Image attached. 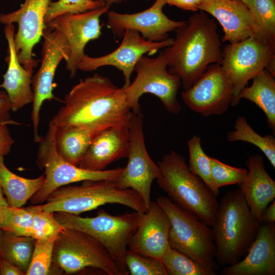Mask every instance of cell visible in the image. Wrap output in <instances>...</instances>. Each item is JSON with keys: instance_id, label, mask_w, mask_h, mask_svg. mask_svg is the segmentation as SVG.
<instances>
[{"instance_id": "6da1fadb", "label": "cell", "mask_w": 275, "mask_h": 275, "mask_svg": "<svg viewBox=\"0 0 275 275\" xmlns=\"http://www.w3.org/2000/svg\"><path fill=\"white\" fill-rule=\"evenodd\" d=\"M133 115L124 89L95 73L72 88L65 97L64 105L50 122L57 127L103 130L129 125Z\"/></svg>"}, {"instance_id": "7a4b0ae2", "label": "cell", "mask_w": 275, "mask_h": 275, "mask_svg": "<svg viewBox=\"0 0 275 275\" xmlns=\"http://www.w3.org/2000/svg\"><path fill=\"white\" fill-rule=\"evenodd\" d=\"M215 22L204 11L175 31L173 44L163 49L169 71L178 76L184 90L211 64L222 63L223 49Z\"/></svg>"}, {"instance_id": "3957f363", "label": "cell", "mask_w": 275, "mask_h": 275, "mask_svg": "<svg viewBox=\"0 0 275 275\" xmlns=\"http://www.w3.org/2000/svg\"><path fill=\"white\" fill-rule=\"evenodd\" d=\"M239 188L228 191L221 198L211 227L219 266H229L248 253L260 226Z\"/></svg>"}, {"instance_id": "277c9868", "label": "cell", "mask_w": 275, "mask_h": 275, "mask_svg": "<svg viewBox=\"0 0 275 275\" xmlns=\"http://www.w3.org/2000/svg\"><path fill=\"white\" fill-rule=\"evenodd\" d=\"M157 164L160 171L156 179L158 187L175 204L211 227L219 202L211 189L190 170L185 157L170 150Z\"/></svg>"}, {"instance_id": "5b68a950", "label": "cell", "mask_w": 275, "mask_h": 275, "mask_svg": "<svg viewBox=\"0 0 275 275\" xmlns=\"http://www.w3.org/2000/svg\"><path fill=\"white\" fill-rule=\"evenodd\" d=\"M44 202L30 207L42 211L78 215L106 204L123 205L139 212L147 210L134 190L120 189L115 181L108 180H86L79 186H61L50 194Z\"/></svg>"}, {"instance_id": "8992f818", "label": "cell", "mask_w": 275, "mask_h": 275, "mask_svg": "<svg viewBox=\"0 0 275 275\" xmlns=\"http://www.w3.org/2000/svg\"><path fill=\"white\" fill-rule=\"evenodd\" d=\"M142 213L135 211L113 215L101 209L92 217L64 212L53 215L63 228L82 231L97 240L107 250L121 275H127L125 256L128 243L137 229Z\"/></svg>"}, {"instance_id": "52a82bcc", "label": "cell", "mask_w": 275, "mask_h": 275, "mask_svg": "<svg viewBox=\"0 0 275 275\" xmlns=\"http://www.w3.org/2000/svg\"><path fill=\"white\" fill-rule=\"evenodd\" d=\"M156 201L170 221V246L205 268L216 272L219 265L215 259L211 228L194 214L180 208L169 197L160 196Z\"/></svg>"}, {"instance_id": "ba28073f", "label": "cell", "mask_w": 275, "mask_h": 275, "mask_svg": "<svg viewBox=\"0 0 275 275\" xmlns=\"http://www.w3.org/2000/svg\"><path fill=\"white\" fill-rule=\"evenodd\" d=\"M87 267L99 269L109 275H121L107 250L97 240L82 231L64 228L54 241L51 272L73 273Z\"/></svg>"}, {"instance_id": "9c48e42d", "label": "cell", "mask_w": 275, "mask_h": 275, "mask_svg": "<svg viewBox=\"0 0 275 275\" xmlns=\"http://www.w3.org/2000/svg\"><path fill=\"white\" fill-rule=\"evenodd\" d=\"M56 126L50 122L45 136L39 142L37 164L40 169H45V180L40 189L30 198L32 204L44 203L54 190L70 183L86 180H118L124 168L92 171L80 168L64 159L56 150Z\"/></svg>"}, {"instance_id": "30bf717a", "label": "cell", "mask_w": 275, "mask_h": 275, "mask_svg": "<svg viewBox=\"0 0 275 275\" xmlns=\"http://www.w3.org/2000/svg\"><path fill=\"white\" fill-rule=\"evenodd\" d=\"M136 76L128 87L123 88L128 104L133 113H141L139 99L145 93L158 97L166 110L178 114L181 107L177 93L181 85L180 77L170 73L163 50L153 58L143 56L135 65Z\"/></svg>"}, {"instance_id": "8fae6325", "label": "cell", "mask_w": 275, "mask_h": 275, "mask_svg": "<svg viewBox=\"0 0 275 275\" xmlns=\"http://www.w3.org/2000/svg\"><path fill=\"white\" fill-rule=\"evenodd\" d=\"M222 55L221 65L232 85L236 105L240 91L261 71L275 76V44H264L254 35L226 45Z\"/></svg>"}, {"instance_id": "7c38bea8", "label": "cell", "mask_w": 275, "mask_h": 275, "mask_svg": "<svg viewBox=\"0 0 275 275\" xmlns=\"http://www.w3.org/2000/svg\"><path fill=\"white\" fill-rule=\"evenodd\" d=\"M143 115L135 114L129 123L130 142L128 162L116 181L120 189H131L142 198L147 209L151 202V188L154 179L159 176L160 169L150 157L145 143Z\"/></svg>"}, {"instance_id": "4fadbf2b", "label": "cell", "mask_w": 275, "mask_h": 275, "mask_svg": "<svg viewBox=\"0 0 275 275\" xmlns=\"http://www.w3.org/2000/svg\"><path fill=\"white\" fill-rule=\"evenodd\" d=\"M42 36L44 42L41 51L40 68L32 78L34 93L31 119L33 125L34 141L39 143L42 139L38 133L41 107L44 101L54 98L52 93V82L58 66L69 56L68 43L64 35L56 29L45 26Z\"/></svg>"}, {"instance_id": "5bb4252c", "label": "cell", "mask_w": 275, "mask_h": 275, "mask_svg": "<svg viewBox=\"0 0 275 275\" xmlns=\"http://www.w3.org/2000/svg\"><path fill=\"white\" fill-rule=\"evenodd\" d=\"M181 97L188 108L204 117L222 115L236 105L232 85L219 64L209 66Z\"/></svg>"}, {"instance_id": "9a60e30c", "label": "cell", "mask_w": 275, "mask_h": 275, "mask_svg": "<svg viewBox=\"0 0 275 275\" xmlns=\"http://www.w3.org/2000/svg\"><path fill=\"white\" fill-rule=\"evenodd\" d=\"M109 7L101 6L85 12L64 14L45 24L50 29L60 31L67 41L70 52L66 67L70 72V77L76 75L78 65L85 54L86 44L101 36L100 18L107 12Z\"/></svg>"}, {"instance_id": "2e32d148", "label": "cell", "mask_w": 275, "mask_h": 275, "mask_svg": "<svg viewBox=\"0 0 275 275\" xmlns=\"http://www.w3.org/2000/svg\"><path fill=\"white\" fill-rule=\"evenodd\" d=\"M174 38H168L159 42H152L144 38L138 32L126 30L119 46L112 52L103 56L91 57L86 54L78 69L82 71H92L106 66H113L123 73L126 88L131 84V76L136 64L143 56L152 54L171 45Z\"/></svg>"}, {"instance_id": "e0dca14e", "label": "cell", "mask_w": 275, "mask_h": 275, "mask_svg": "<svg viewBox=\"0 0 275 275\" xmlns=\"http://www.w3.org/2000/svg\"><path fill=\"white\" fill-rule=\"evenodd\" d=\"M51 0H25L21 7L12 12L0 14V22L17 23L14 44L19 62L33 73L39 62L33 57L32 51L40 41L45 28V16Z\"/></svg>"}, {"instance_id": "ac0fdd59", "label": "cell", "mask_w": 275, "mask_h": 275, "mask_svg": "<svg viewBox=\"0 0 275 275\" xmlns=\"http://www.w3.org/2000/svg\"><path fill=\"white\" fill-rule=\"evenodd\" d=\"M166 4V0H155L149 8L132 14L108 11L107 26L118 37H123L126 30H132L148 41H163L169 38V33L186 22L169 18L163 12Z\"/></svg>"}, {"instance_id": "d6986e66", "label": "cell", "mask_w": 275, "mask_h": 275, "mask_svg": "<svg viewBox=\"0 0 275 275\" xmlns=\"http://www.w3.org/2000/svg\"><path fill=\"white\" fill-rule=\"evenodd\" d=\"M170 223L156 201H151L148 209L141 213L136 231L130 238L128 249L160 260L170 247Z\"/></svg>"}, {"instance_id": "ffe728a7", "label": "cell", "mask_w": 275, "mask_h": 275, "mask_svg": "<svg viewBox=\"0 0 275 275\" xmlns=\"http://www.w3.org/2000/svg\"><path fill=\"white\" fill-rule=\"evenodd\" d=\"M199 9L215 17L224 32L223 42L236 43L254 35L257 24L245 4L239 0H202Z\"/></svg>"}, {"instance_id": "44dd1931", "label": "cell", "mask_w": 275, "mask_h": 275, "mask_svg": "<svg viewBox=\"0 0 275 275\" xmlns=\"http://www.w3.org/2000/svg\"><path fill=\"white\" fill-rule=\"evenodd\" d=\"M221 275H274L275 223H261L248 253L224 267Z\"/></svg>"}, {"instance_id": "7402d4cb", "label": "cell", "mask_w": 275, "mask_h": 275, "mask_svg": "<svg viewBox=\"0 0 275 275\" xmlns=\"http://www.w3.org/2000/svg\"><path fill=\"white\" fill-rule=\"evenodd\" d=\"M129 142V125L105 128L95 135L77 166L92 171L104 170L113 162L127 158Z\"/></svg>"}, {"instance_id": "603a6c76", "label": "cell", "mask_w": 275, "mask_h": 275, "mask_svg": "<svg viewBox=\"0 0 275 275\" xmlns=\"http://www.w3.org/2000/svg\"><path fill=\"white\" fill-rule=\"evenodd\" d=\"M248 172L238 184L250 209L261 223L263 211L275 198V181L264 167L263 157L256 154L245 161Z\"/></svg>"}, {"instance_id": "cb8c5ba5", "label": "cell", "mask_w": 275, "mask_h": 275, "mask_svg": "<svg viewBox=\"0 0 275 275\" xmlns=\"http://www.w3.org/2000/svg\"><path fill=\"white\" fill-rule=\"evenodd\" d=\"M15 27L13 23L5 24L4 33L8 45V68L3 75L0 87L8 96L11 111L17 112L33 102L34 93L31 87L32 73L25 70L18 61L14 44Z\"/></svg>"}, {"instance_id": "d4e9b609", "label": "cell", "mask_w": 275, "mask_h": 275, "mask_svg": "<svg viewBox=\"0 0 275 275\" xmlns=\"http://www.w3.org/2000/svg\"><path fill=\"white\" fill-rule=\"evenodd\" d=\"M91 127H61L56 126L54 143L58 153L77 166L95 135L100 131Z\"/></svg>"}, {"instance_id": "484cf974", "label": "cell", "mask_w": 275, "mask_h": 275, "mask_svg": "<svg viewBox=\"0 0 275 275\" xmlns=\"http://www.w3.org/2000/svg\"><path fill=\"white\" fill-rule=\"evenodd\" d=\"M274 77L264 69L252 79V84L239 93L237 100H248L257 105L264 113L268 126L275 132V81Z\"/></svg>"}, {"instance_id": "4316f807", "label": "cell", "mask_w": 275, "mask_h": 275, "mask_svg": "<svg viewBox=\"0 0 275 275\" xmlns=\"http://www.w3.org/2000/svg\"><path fill=\"white\" fill-rule=\"evenodd\" d=\"M45 180L42 175L35 179L20 177L9 170L0 155V187L9 205L21 207L41 187Z\"/></svg>"}, {"instance_id": "83f0119b", "label": "cell", "mask_w": 275, "mask_h": 275, "mask_svg": "<svg viewBox=\"0 0 275 275\" xmlns=\"http://www.w3.org/2000/svg\"><path fill=\"white\" fill-rule=\"evenodd\" d=\"M35 243V239L32 237L18 236L0 230V259L14 264L25 274Z\"/></svg>"}, {"instance_id": "f1b7e54d", "label": "cell", "mask_w": 275, "mask_h": 275, "mask_svg": "<svg viewBox=\"0 0 275 275\" xmlns=\"http://www.w3.org/2000/svg\"><path fill=\"white\" fill-rule=\"evenodd\" d=\"M227 139L229 142L242 141L255 145L264 153L272 167L275 168L274 135L261 136L252 128L245 117L237 118L234 124V129L228 132Z\"/></svg>"}, {"instance_id": "f546056e", "label": "cell", "mask_w": 275, "mask_h": 275, "mask_svg": "<svg viewBox=\"0 0 275 275\" xmlns=\"http://www.w3.org/2000/svg\"><path fill=\"white\" fill-rule=\"evenodd\" d=\"M258 25L254 36L266 44H275V0H244Z\"/></svg>"}, {"instance_id": "4dcf8cb0", "label": "cell", "mask_w": 275, "mask_h": 275, "mask_svg": "<svg viewBox=\"0 0 275 275\" xmlns=\"http://www.w3.org/2000/svg\"><path fill=\"white\" fill-rule=\"evenodd\" d=\"M189 152L188 166L190 170L198 176L217 197L219 189L213 181L210 164V157L202 149L201 138L197 135H193L188 141Z\"/></svg>"}, {"instance_id": "1f68e13d", "label": "cell", "mask_w": 275, "mask_h": 275, "mask_svg": "<svg viewBox=\"0 0 275 275\" xmlns=\"http://www.w3.org/2000/svg\"><path fill=\"white\" fill-rule=\"evenodd\" d=\"M168 275H216L170 246L161 259Z\"/></svg>"}, {"instance_id": "d6a6232c", "label": "cell", "mask_w": 275, "mask_h": 275, "mask_svg": "<svg viewBox=\"0 0 275 275\" xmlns=\"http://www.w3.org/2000/svg\"><path fill=\"white\" fill-rule=\"evenodd\" d=\"M0 230L18 236L34 238L32 212L26 208L7 205L3 211Z\"/></svg>"}, {"instance_id": "836d02e7", "label": "cell", "mask_w": 275, "mask_h": 275, "mask_svg": "<svg viewBox=\"0 0 275 275\" xmlns=\"http://www.w3.org/2000/svg\"><path fill=\"white\" fill-rule=\"evenodd\" d=\"M58 234L47 239H35L31 263L26 275H46L50 273L54 243Z\"/></svg>"}, {"instance_id": "e575fe53", "label": "cell", "mask_w": 275, "mask_h": 275, "mask_svg": "<svg viewBox=\"0 0 275 275\" xmlns=\"http://www.w3.org/2000/svg\"><path fill=\"white\" fill-rule=\"evenodd\" d=\"M125 263L130 275H168L161 260L127 250Z\"/></svg>"}, {"instance_id": "d590c367", "label": "cell", "mask_w": 275, "mask_h": 275, "mask_svg": "<svg viewBox=\"0 0 275 275\" xmlns=\"http://www.w3.org/2000/svg\"><path fill=\"white\" fill-rule=\"evenodd\" d=\"M210 160L213 181L218 189L228 185H238L248 172L247 169L230 166L215 158L210 157Z\"/></svg>"}, {"instance_id": "8d00e7d4", "label": "cell", "mask_w": 275, "mask_h": 275, "mask_svg": "<svg viewBox=\"0 0 275 275\" xmlns=\"http://www.w3.org/2000/svg\"><path fill=\"white\" fill-rule=\"evenodd\" d=\"M101 6L99 2L94 0H59L51 2L45 16L44 22L46 24L64 14L85 12Z\"/></svg>"}, {"instance_id": "74e56055", "label": "cell", "mask_w": 275, "mask_h": 275, "mask_svg": "<svg viewBox=\"0 0 275 275\" xmlns=\"http://www.w3.org/2000/svg\"><path fill=\"white\" fill-rule=\"evenodd\" d=\"M26 208L32 213L35 239H47L64 228L55 219L53 213L35 210L30 206Z\"/></svg>"}, {"instance_id": "f35d334b", "label": "cell", "mask_w": 275, "mask_h": 275, "mask_svg": "<svg viewBox=\"0 0 275 275\" xmlns=\"http://www.w3.org/2000/svg\"><path fill=\"white\" fill-rule=\"evenodd\" d=\"M8 124H19L12 120L0 122V155L5 156L9 153L14 141L9 130Z\"/></svg>"}, {"instance_id": "ab89813d", "label": "cell", "mask_w": 275, "mask_h": 275, "mask_svg": "<svg viewBox=\"0 0 275 275\" xmlns=\"http://www.w3.org/2000/svg\"><path fill=\"white\" fill-rule=\"evenodd\" d=\"M11 105L5 91H0V122L11 120Z\"/></svg>"}, {"instance_id": "60d3db41", "label": "cell", "mask_w": 275, "mask_h": 275, "mask_svg": "<svg viewBox=\"0 0 275 275\" xmlns=\"http://www.w3.org/2000/svg\"><path fill=\"white\" fill-rule=\"evenodd\" d=\"M202 0H166L167 4L184 10L197 11Z\"/></svg>"}, {"instance_id": "b9f144b4", "label": "cell", "mask_w": 275, "mask_h": 275, "mask_svg": "<svg viewBox=\"0 0 275 275\" xmlns=\"http://www.w3.org/2000/svg\"><path fill=\"white\" fill-rule=\"evenodd\" d=\"M21 269L12 263L5 260H0V275H23Z\"/></svg>"}, {"instance_id": "7bdbcfd3", "label": "cell", "mask_w": 275, "mask_h": 275, "mask_svg": "<svg viewBox=\"0 0 275 275\" xmlns=\"http://www.w3.org/2000/svg\"><path fill=\"white\" fill-rule=\"evenodd\" d=\"M261 223H275V201L271 202L265 209L262 215Z\"/></svg>"}, {"instance_id": "ee69618b", "label": "cell", "mask_w": 275, "mask_h": 275, "mask_svg": "<svg viewBox=\"0 0 275 275\" xmlns=\"http://www.w3.org/2000/svg\"><path fill=\"white\" fill-rule=\"evenodd\" d=\"M6 199L4 196V193L0 187V228L2 221L3 213L4 208L8 205Z\"/></svg>"}, {"instance_id": "f6af8a7d", "label": "cell", "mask_w": 275, "mask_h": 275, "mask_svg": "<svg viewBox=\"0 0 275 275\" xmlns=\"http://www.w3.org/2000/svg\"><path fill=\"white\" fill-rule=\"evenodd\" d=\"M105 5L111 6L113 4H119L126 0H103Z\"/></svg>"}, {"instance_id": "bcb514c9", "label": "cell", "mask_w": 275, "mask_h": 275, "mask_svg": "<svg viewBox=\"0 0 275 275\" xmlns=\"http://www.w3.org/2000/svg\"><path fill=\"white\" fill-rule=\"evenodd\" d=\"M239 1H242V2H243V1H244V0H239Z\"/></svg>"}, {"instance_id": "7dc6e473", "label": "cell", "mask_w": 275, "mask_h": 275, "mask_svg": "<svg viewBox=\"0 0 275 275\" xmlns=\"http://www.w3.org/2000/svg\"><path fill=\"white\" fill-rule=\"evenodd\" d=\"M0 260H1V259H0Z\"/></svg>"}]
</instances>
